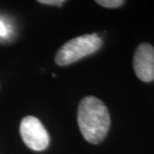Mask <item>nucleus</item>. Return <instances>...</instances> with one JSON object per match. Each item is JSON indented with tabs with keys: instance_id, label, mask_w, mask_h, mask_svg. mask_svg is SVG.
Wrapping results in <instances>:
<instances>
[{
	"instance_id": "f257e3e1",
	"label": "nucleus",
	"mask_w": 154,
	"mask_h": 154,
	"mask_svg": "<svg viewBox=\"0 0 154 154\" xmlns=\"http://www.w3.org/2000/svg\"><path fill=\"white\" fill-rule=\"evenodd\" d=\"M77 122L85 140L92 144H99L109 131L110 113L100 99L88 96L82 99L79 104Z\"/></svg>"
},
{
	"instance_id": "f03ea898",
	"label": "nucleus",
	"mask_w": 154,
	"mask_h": 154,
	"mask_svg": "<svg viewBox=\"0 0 154 154\" xmlns=\"http://www.w3.org/2000/svg\"><path fill=\"white\" fill-rule=\"evenodd\" d=\"M102 40L96 33L85 34L72 38L63 45L55 57L59 66H66L84 57L93 54L101 47Z\"/></svg>"
},
{
	"instance_id": "7ed1b4c3",
	"label": "nucleus",
	"mask_w": 154,
	"mask_h": 154,
	"mask_svg": "<svg viewBox=\"0 0 154 154\" xmlns=\"http://www.w3.org/2000/svg\"><path fill=\"white\" fill-rule=\"evenodd\" d=\"M20 133L24 143L33 151H43L49 146L48 133L41 122L34 116H28L22 119Z\"/></svg>"
},
{
	"instance_id": "20e7f679",
	"label": "nucleus",
	"mask_w": 154,
	"mask_h": 154,
	"mask_svg": "<svg viewBox=\"0 0 154 154\" xmlns=\"http://www.w3.org/2000/svg\"><path fill=\"white\" fill-rule=\"evenodd\" d=\"M136 76L144 82L154 81V47L149 43L139 45L133 60Z\"/></svg>"
},
{
	"instance_id": "39448f33",
	"label": "nucleus",
	"mask_w": 154,
	"mask_h": 154,
	"mask_svg": "<svg viewBox=\"0 0 154 154\" xmlns=\"http://www.w3.org/2000/svg\"><path fill=\"white\" fill-rule=\"evenodd\" d=\"M97 4L99 5L104 6L105 8H118L124 4V1L122 0H98L96 1Z\"/></svg>"
},
{
	"instance_id": "423d86ee",
	"label": "nucleus",
	"mask_w": 154,
	"mask_h": 154,
	"mask_svg": "<svg viewBox=\"0 0 154 154\" xmlns=\"http://www.w3.org/2000/svg\"><path fill=\"white\" fill-rule=\"evenodd\" d=\"M38 2L40 4H44V5L55 6H61L63 5V3H65V1H63V0H39Z\"/></svg>"
},
{
	"instance_id": "0eeeda50",
	"label": "nucleus",
	"mask_w": 154,
	"mask_h": 154,
	"mask_svg": "<svg viewBox=\"0 0 154 154\" xmlns=\"http://www.w3.org/2000/svg\"><path fill=\"white\" fill-rule=\"evenodd\" d=\"M8 35V31L6 26L0 21V37H6Z\"/></svg>"
}]
</instances>
